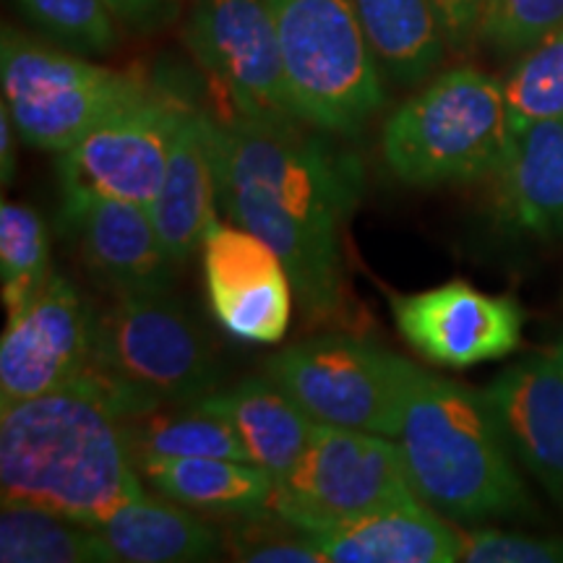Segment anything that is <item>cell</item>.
<instances>
[{
  "instance_id": "obj_1",
  "label": "cell",
  "mask_w": 563,
  "mask_h": 563,
  "mask_svg": "<svg viewBox=\"0 0 563 563\" xmlns=\"http://www.w3.org/2000/svg\"><path fill=\"white\" fill-rule=\"evenodd\" d=\"M217 196L230 222L272 245L308 319L344 311L342 232L361 170L300 121L211 118Z\"/></svg>"
},
{
  "instance_id": "obj_2",
  "label": "cell",
  "mask_w": 563,
  "mask_h": 563,
  "mask_svg": "<svg viewBox=\"0 0 563 563\" xmlns=\"http://www.w3.org/2000/svg\"><path fill=\"white\" fill-rule=\"evenodd\" d=\"M0 496L97 527L144 496L123 418L79 376L0 410Z\"/></svg>"
},
{
  "instance_id": "obj_3",
  "label": "cell",
  "mask_w": 563,
  "mask_h": 563,
  "mask_svg": "<svg viewBox=\"0 0 563 563\" xmlns=\"http://www.w3.org/2000/svg\"><path fill=\"white\" fill-rule=\"evenodd\" d=\"M397 439L415 493L443 517H530L527 485L483 391L422 368Z\"/></svg>"
},
{
  "instance_id": "obj_4",
  "label": "cell",
  "mask_w": 563,
  "mask_h": 563,
  "mask_svg": "<svg viewBox=\"0 0 563 563\" xmlns=\"http://www.w3.org/2000/svg\"><path fill=\"white\" fill-rule=\"evenodd\" d=\"M511 139L504 81L462 66L435 76L391 112L382 157L405 186H454L496 175Z\"/></svg>"
},
{
  "instance_id": "obj_5",
  "label": "cell",
  "mask_w": 563,
  "mask_h": 563,
  "mask_svg": "<svg viewBox=\"0 0 563 563\" xmlns=\"http://www.w3.org/2000/svg\"><path fill=\"white\" fill-rule=\"evenodd\" d=\"M266 5L300 121L334 136H361L386 95L355 0H266Z\"/></svg>"
},
{
  "instance_id": "obj_6",
  "label": "cell",
  "mask_w": 563,
  "mask_h": 563,
  "mask_svg": "<svg viewBox=\"0 0 563 563\" xmlns=\"http://www.w3.org/2000/svg\"><path fill=\"white\" fill-rule=\"evenodd\" d=\"M422 501L391 435L316 422L298 462L274 481L269 511L306 532Z\"/></svg>"
},
{
  "instance_id": "obj_7",
  "label": "cell",
  "mask_w": 563,
  "mask_h": 563,
  "mask_svg": "<svg viewBox=\"0 0 563 563\" xmlns=\"http://www.w3.org/2000/svg\"><path fill=\"white\" fill-rule=\"evenodd\" d=\"M0 84L19 139L55 154L150 89L139 74L97 66L11 26L0 37Z\"/></svg>"
},
{
  "instance_id": "obj_8",
  "label": "cell",
  "mask_w": 563,
  "mask_h": 563,
  "mask_svg": "<svg viewBox=\"0 0 563 563\" xmlns=\"http://www.w3.org/2000/svg\"><path fill=\"white\" fill-rule=\"evenodd\" d=\"M420 365L352 334H321L279 350L264 373L316 422L397 439Z\"/></svg>"
},
{
  "instance_id": "obj_9",
  "label": "cell",
  "mask_w": 563,
  "mask_h": 563,
  "mask_svg": "<svg viewBox=\"0 0 563 563\" xmlns=\"http://www.w3.org/2000/svg\"><path fill=\"white\" fill-rule=\"evenodd\" d=\"M91 365L157 407L199 402L220 389L214 350L167 292L115 298L97 311Z\"/></svg>"
},
{
  "instance_id": "obj_10",
  "label": "cell",
  "mask_w": 563,
  "mask_h": 563,
  "mask_svg": "<svg viewBox=\"0 0 563 563\" xmlns=\"http://www.w3.org/2000/svg\"><path fill=\"white\" fill-rule=\"evenodd\" d=\"M191 104L150 87L112 112L79 144L58 154L63 194L110 196L150 207L165 178L167 157Z\"/></svg>"
},
{
  "instance_id": "obj_11",
  "label": "cell",
  "mask_w": 563,
  "mask_h": 563,
  "mask_svg": "<svg viewBox=\"0 0 563 563\" xmlns=\"http://www.w3.org/2000/svg\"><path fill=\"white\" fill-rule=\"evenodd\" d=\"M183 40L238 115L300 121L266 0H194Z\"/></svg>"
},
{
  "instance_id": "obj_12",
  "label": "cell",
  "mask_w": 563,
  "mask_h": 563,
  "mask_svg": "<svg viewBox=\"0 0 563 563\" xmlns=\"http://www.w3.org/2000/svg\"><path fill=\"white\" fill-rule=\"evenodd\" d=\"M95 316L97 308L58 272L9 313L0 340V410L76 382L91 365Z\"/></svg>"
},
{
  "instance_id": "obj_13",
  "label": "cell",
  "mask_w": 563,
  "mask_h": 563,
  "mask_svg": "<svg viewBox=\"0 0 563 563\" xmlns=\"http://www.w3.org/2000/svg\"><path fill=\"white\" fill-rule=\"evenodd\" d=\"M391 313L402 340L422 361L443 368H473L519 347L525 311L509 295H488L454 279L433 290L397 295Z\"/></svg>"
},
{
  "instance_id": "obj_14",
  "label": "cell",
  "mask_w": 563,
  "mask_h": 563,
  "mask_svg": "<svg viewBox=\"0 0 563 563\" xmlns=\"http://www.w3.org/2000/svg\"><path fill=\"white\" fill-rule=\"evenodd\" d=\"M211 313L224 332L251 344H277L290 327L295 287L269 243L241 224L217 220L201 245Z\"/></svg>"
},
{
  "instance_id": "obj_15",
  "label": "cell",
  "mask_w": 563,
  "mask_h": 563,
  "mask_svg": "<svg viewBox=\"0 0 563 563\" xmlns=\"http://www.w3.org/2000/svg\"><path fill=\"white\" fill-rule=\"evenodd\" d=\"M60 224L84 269L112 298L170 290L178 264L167 253L144 203L95 194H63Z\"/></svg>"
},
{
  "instance_id": "obj_16",
  "label": "cell",
  "mask_w": 563,
  "mask_h": 563,
  "mask_svg": "<svg viewBox=\"0 0 563 563\" xmlns=\"http://www.w3.org/2000/svg\"><path fill=\"white\" fill-rule=\"evenodd\" d=\"M514 460L563 509V365L534 352L509 365L483 389Z\"/></svg>"
},
{
  "instance_id": "obj_17",
  "label": "cell",
  "mask_w": 563,
  "mask_h": 563,
  "mask_svg": "<svg viewBox=\"0 0 563 563\" xmlns=\"http://www.w3.org/2000/svg\"><path fill=\"white\" fill-rule=\"evenodd\" d=\"M217 201L211 115L191 108L175 133L165 178L150 203L154 228L178 266L201 253L203 238L217 222Z\"/></svg>"
},
{
  "instance_id": "obj_18",
  "label": "cell",
  "mask_w": 563,
  "mask_h": 563,
  "mask_svg": "<svg viewBox=\"0 0 563 563\" xmlns=\"http://www.w3.org/2000/svg\"><path fill=\"white\" fill-rule=\"evenodd\" d=\"M308 534L321 563H456L464 551V532L426 501Z\"/></svg>"
},
{
  "instance_id": "obj_19",
  "label": "cell",
  "mask_w": 563,
  "mask_h": 563,
  "mask_svg": "<svg viewBox=\"0 0 563 563\" xmlns=\"http://www.w3.org/2000/svg\"><path fill=\"white\" fill-rule=\"evenodd\" d=\"M496 183L498 211L511 230L563 235V115L514 133Z\"/></svg>"
},
{
  "instance_id": "obj_20",
  "label": "cell",
  "mask_w": 563,
  "mask_h": 563,
  "mask_svg": "<svg viewBox=\"0 0 563 563\" xmlns=\"http://www.w3.org/2000/svg\"><path fill=\"white\" fill-rule=\"evenodd\" d=\"M144 485L157 496L211 514V517H258L272 506L274 477L253 462L222 456H139Z\"/></svg>"
},
{
  "instance_id": "obj_21",
  "label": "cell",
  "mask_w": 563,
  "mask_h": 563,
  "mask_svg": "<svg viewBox=\"0 0 563 563\" xmlns=\"http://www.w3.org/2000/svg\"><path fill=\"white\" fill-rule=\"evenodd\" d=\"M199 402L230 422L251 462L266 470L274 481L298 462L316 426L311 415L266 373L245 378L230 389L211 391Z\"/></svg>"
},
{
  "instance_id": "obj_22",
  "label": "cell",
  "mask_w": 563,
  "mask_h": 563,
  "mask_svg": "<svg viewBox=\"0 0 563 563\" xmlns=\"http://www.w3.org/2000/svg\"><path fill=\"white\" fill-rule=\"evenodd\" d=\"M115 555L129 563H196L224 551L220 530L170 498H133L95 527Z\"/></svg>"
},
{
  "instance_id": "obj_23",
  "label": "cell",
  "mask_w": 563,
  "mask_h": 563,
  "mask_svg": "<svg viewBox=\"0 0 563 563\" xmlns=\"http://www.w3.org/2000/svg\"><path fill=\"white\" fill-rule=\"evenodd\" d=\"M355 9L394 81L420 84L443 60L449 40L431 0H355Z\"/></svg>"
},
{
  "instance_id": "obj_24",
  "label": "cell",
  "mask_w": 563,
  "mask_h": 563,
  "mask_svg": "<svg viewBox=\"0 0 563 563\" xmlns=\"http://www.w3.org/2000/svg\"><path fill=\"white\" fill-rule=\"evenodd\" d=\"M133 460L139 456H222L251 462L243 441L222 415L201 402L162 405L123 420Z\"/></svg>"
},
{
  "instance_id": "obj_25",
  "label": "cell",
  "mask_w": 563,
  "mask_h": 563,
  "mask_svg": "<svg viewBox=\"0 0 563 563\" xmlns=\"http://www.w3.org/2000/svg\"><path fill=\"white\" fill-rule=\"evenodd\" d=\"M3 563H112L115 555L95 527L26 504L0 511Z\"/></svg>"
},
{
  "instance_id": "obj_26",
  "label": "cell",
  "mask_w": 563,
  "mask_h": 563,
  "mask_svg": "<svg viewBox=\"0 0 563 563\" xmlns=\"http://www.w3.org/2000/svg\"><path fill=\"white\" fill-rule=\"evenodd\" d=\"M51 238L37 209L3 201L0 207V290L5 311L26 306L51 279Z\"/></svg>"
},
{
  "instance_id": "obj_27",
  "label": "cell",
  "mask_w": 563,
  "mask_h": 563,
  "mask_svg": "<svg viewBox=\"0 0 563 563\" xmlns=\"http://www.w3.org/2000/svg\"><path fill=\"white\" fill-rule=\"evenodd\" d=\"M511 131L563 115V30L522 53L504 79Z\"/></svg>"
},
{
  "instance_id": "obj_28",
  "label": "cell",
  "mask_w": 563,
  "mask_h": 563,
  "mask_svg": "<svg viewBox=\"0 0 563 563\" xmlns=\"http://www.w3.org/2000/svg\"><path fill=\"white\" fill-rule=\"evenodd\" d=\"M24 16L47 37L79 55H108L118 47L115 16L104 0H16Z\"/></svg>"
},
{
  "instance_id": "obj_29",
  "label": "cell",
  "mask_w": 563,
  "mask_h": 563,
  "mask_svg": "<svg viewBox=\"0 0 563 563\" xmlns=\"http://www.w3.org/2000/svg\"><path fill=\"white\" fill-rule=\"evenodd\" d=\"M563 30V0H485L481 37L498 53H527Z\"/></svg>"
},
{
  "instance_id": "obj_30",
  "label": "cell",
  "mask_w": 563,
  "mask_h": 563,
  "mask_svg": "<svg viewBox=\"0 0 563 563\" xmlns=\"http://www.w3.org/2000/svg\"><path fill=\"white\" fill-rule=\"evenodd\" d=\"M462 561L467 563H563V538L473 530L464 532Z\"/></svg>"
},
{
  "instance_id": "obj_31",
  "label": "cell",
  "mask_w": 563,
  "mask_h": 563,
  "mask_svg": "<svg viewBox=\"0 0 563 563\" xmlns=\"http://www.w3.org/2000/svg\"><path fill=\"white\" fill-rule=\"evenodd\" d=\"M228 551L235 561L249 563H321L311 534L298 527H290V532L249 527L241 534H232Z\"/></svg>"
},
{
  "instance_id": "obj_32",
  "label": "cell",
  "mask_w": 563,
  "mask_h": 563,
  "mask_svg": "<svg viewBox=\"0 0 563 563\" xmlns=\"http://www.w3.org/2000/svg\"><path fill=\"white\" fill-rule=\"evenodd\" d=\"M112 16L136 32H154L178 16L186 0H104Z\"/></svg>"
},
{
  "instance_id": "obj_33",
  "label": "cell",
  "mask_w": 563,
  "mask_h": 563,
  "mask_svg": "<svg viewBox=\"0 0 563 563\" xmlns=\"http://www.w3.org/2000/svg\"><path fill=\"white\" fill-rule=\"evenodd\" d=\"M439 11L449 47L464 51L477 37L485 0H431Z\"/></svg>"
},
{
  "instance_id": "obj_34",
  "label": "cell",
  "mask_w": 563,
  "mask_h": 563,
  "mask_svg": "<svg viewBox=\"0 0 563 563\" xmlns=\"http://www.w3.org/2000/svg\"><path fill=\"white\" fill-rule=\"evenodd\" d=\"M16 139L19 131L13 125L9 104H0V183L3 188H9L16 175Z\"/></svg>"
},
{
  "instance_id": "obj_35",
  "label": "cell",
  "mask_w": 563,
  "mask_h": 563,
  "mask_svg": "<svg viewBox=\"0 0 563 563\" xmlns=\"http://www.w3.org/2000/svg\"><path fill=\"white\" fill-rule=\"evenodd\" d=\"M551 352H553V355H555V357H559V363L563 365V340H559V342H555V344H553V347H551Z\"/></svg>"
}]
</instances>
